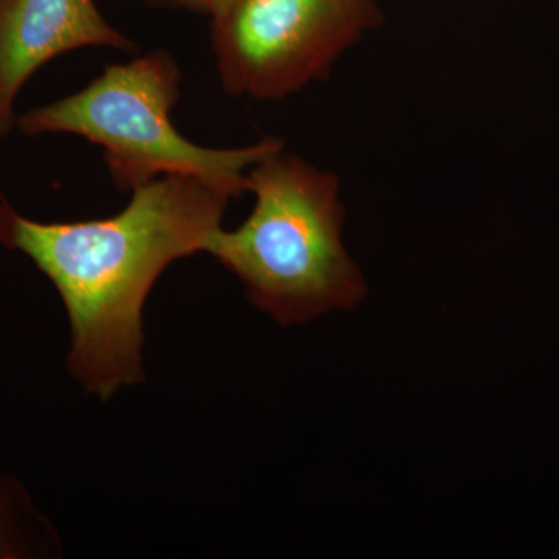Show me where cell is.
Instances as JSON below:
<instances>
[{"label":"cell","mask_w":559,"mask_h":559,"mask_svg":"<svg viewBox=\"0 0 559 559\" xmlns=\"http://www.w3.org/2000/svg\"><path fill=\"white\" fill-rule=\"evenodd\" d=\"M60 550L53 525L24 485L0 466V559L50 558Z\"/></svg>","instance_id":"8992f818"},{"label":"cell","mask_w":559,"mask_h":559,"mask_svg":"<svg viewBox=\"0 0 559 559\" xmlns=\"http://www.w3.org/2000/svg\"><path fill=\"white\" fill-rule=\"evenodd\" d=\"M237 3L238 0H207V14L212 16L213 21L219 20V17L226 16Z\"/></svg>","instance_id":"ba28073f"},{"label":"cell","mask_w":559,"mask_h":559,"mask_svg":"<svg viewBox=\"0 0 559 559\" xmlns=\"http://www.w3.org/2000/svg\"><path fill=\"white\" fill-rule=\"evenodd\" d=\"M249 191V218L205 248L249 300L285 326L359 305L367 286L342 240L340 178L283 146L250 168Z\"/></svg>","instance_id":"7a4b0ae2"},{"label":"cell","mask_w":559,"mask_h":559,"mask_svg":"<svg viewBox=\"0 0 559 559\" xmlns=\"http://www.w3.org/2000/svg\"><path fill=\"white\" fill-rule=\"evenodd\" d=\"M84 47L138 51L95 0H0V139L16 127L14 102L33 73Z\"/></svg>","instance_id":"5b68a950"},{"label":"cell","mask_w":559,"mask_h":559,"mask_svg":"<svg viewBox=\"0 0 559 559\" xmlns=\"http://www.w3.org/2000/svg\"><path fill=\"white\" fill-rule=\"evenodd\" d=\"M182 72L173 55L156 50L124 64L106 66L83 91L17 117L22 134L80 135L102 146L117 189L132 191L165 175L204 180L227 197L249 191V171L282 150L267 138L241 148H205L183 138L171 121Z\"/></svg>","instance_id":"3957f363"},{"label":"cell","mask_w":559,"mask_h":559,"mask_svg":"<svg viewBox=\"0 0 559 559\" xmlns=\"http://www.w3.org/2000/svg\"><path fill=\"white\" fill-rule=\"evenodd\" d=\"M381 22L378 0H238L213 21L221 84L234 97L283 100L329 79Z\"/></svg>","instance_id":"277c9868"},{"label":"cell","mask_w":559,"mask_h":559,"mask_svg":"<svg viewBox=\"0 0 559 559\" xmlns=\"http://www.w3.org/2000/svg\"><path fill=\"white\" fill-rule=\"evenodd\" d=\"M231 200L204 180L165 175L109 218L39 223L0 201V245L24 253L60 294L73 380L103 401L145 380L142 312L175 261L205 252Z\"/></svg>","instance_id":"6da1fadb"},{"label":"cell","mask_w":559,"mask_h":559,"mask_svg":"<svg viewBox=\"0 0 559 559\" xmlns=\"http://www.w3.org/2000/svg\"><path fill=\"white\" fill-rule=\"evenodd\" d=\"M150 5L165 7V9H179L207 13V0H145Z\"/></svg>","instance_id":"52a82bcc"}]
</instances>
